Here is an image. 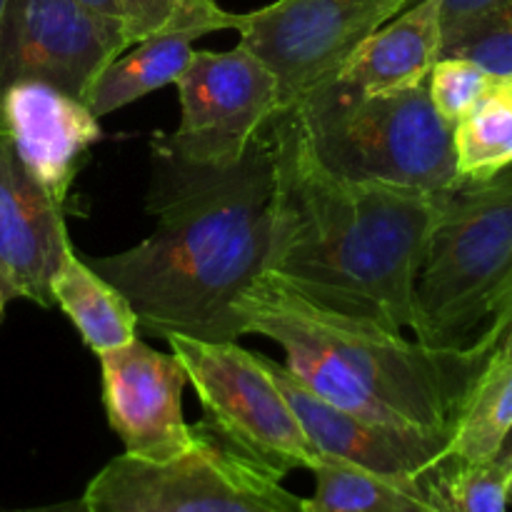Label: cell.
Returning a JSON list of instances; mask_svg holds the SVG:
<instances>
[{"mask_svg": "<svg viewBox=\"0 0 512 512\" xmlns=\"http://www.w3.org/2000/svg\"><path fill=\"white\" fill-rule=\"evenodd\" d=\"M145 208L153 233L88 260L125 295L140 328L228 343L248 335L240 305L268 273L273 245V153L265 133L230 165L183 160L153 138Z\"/></svg>", "mask_w": 512, "mask_h": 512, "instance_id": "1", "label": "cell"}, {"mask_svg": "<svg viewBox=\"0 0 512 512\" xmlns=\"http://www.w3.org/2000/svg\"><path fill=\"white\" fill-rule=\"evenodd\" d=\"M263 133L275 170L270 278L323 310L390 333L415 330V278L443 193L330 173L295 105H283Z\"/></svg>", "mask_w": 512, "mask_h": 512, "instance_id": "2", "label": "cell"}, {"mask_svg": "<svg viewBox=\"0 0 512 512\" xmlns=\"http://www.w3.org/2000/svg\"><path fill=\"white\" fill-rule=\"evenodd\" d=\"M240 313L248 335L278 343L285 368L318 398L385 425L453 433L465 398L493 355L475 343L433 348L323 310L268 273Z\"/></svg>", "mask_w": 512, "mask_h": 512, "instance_id": "3", "label": "cell"}, {"mask_svg": "<svg viewBox=\"0 0 512 512\" xmlns=\"http://www.w3.org/2000/svg\"><path fill=\"white\" fill-rule=\"evenodd\" d=\"M290 105L315 158L340 178L428 195L460 185L453 128L435 113L425 83L365 93L333 73Z\"/></svg>", "mask_w": 512, "mask_h": 512, "instance_id": "4", "label": "cell"}, {"mask_svg": "<svg viewBox=\"0 0 512 512\" xmlns=\"http://www.w3.org/2000/svg\"><path fill=\"white\" fill-rule=\"evenodd\" d=\"M512 273V168L440 198L413 288L415 340L468 348Z\"/></svg>", "mask_w": 512, "mask_h": 512, "instance_id": "5", "label": "cell"}, {"mask_svg": "<svg viewBox=\"0 0 512 512\" xmlns=\"http://www.w3.org/2000/svg\"><path fill=\"white\" fill-rule=\"evenodd\" d=\"M183 455L165 463L118 455L88 483L93 512H310L308 498L230 448L200 420Z\"/></svg>", "mask_w": 512, "mask_h": 512, "instance_id": "6", "label": "cell"}, {"mask_svg": "<svg viewBox=\"0 0 512 512\" xmlns=\"http://www.w3.org/2000/svg\"><path fill=\"white\" fill-rule=\"evenodd\" d=\"M165 340L203 405V423L230 448L280 480L290 470L318 465V450L265 368L263 355L240 348L238 340L215 343L185 335Z\"/></svg>", "mask_w": 512, "mask_h": 512, "instance_id": "7", "label": "cell"}, {"mask_svg": "<svg viewBox=\"0 0 512 512\" xmlns=\"http://www.w3.org/2000/svg\"><path fill=\"white\" fill-rule=\"evenodd\" d=\"M175 85L180 123L160 138L190 163H235L283 108L275 73L240 43L230 50H195Z\"/></svg>", "mask_w": 512, "mask_h": 512, "instance_id": "8", "label": "cell"}, {"mask_svg": "<svg viewBox=\"0 0 512 512\" xmlns=\"http://www.w3.org/2000/svg\"><path fill=\"white\" fill-rule=\"evenodd\" d=\"M415 0H275L238 13L240 45L275 73L283 105L333 75L380 25Z\"/></svg>", "mask_w": 512, "mask_h": 512, "instance_id": "9", "label": "cell"}, {"mask_svg": "<svg viewBox=\"0 0 512 512\" xmlns=\"http://www.w3.org/2000/svg\"><path fill=\"white\" fill-rule=\"evenodd\" d=\"M128 48L125 25L80 0H8L0 25V90L43 80L85 100L98 75Z\"/></svg>", "mask_w": 512, "mask_h": 512, "instance_id": "10", "label": "cell"}, {"mask_svg": "<svg viewBox=\"0 0 512 512\" xmlns=\"http://www.w3.org/2000/svg\"><path fill=\"white\" fill-rule=\"evenodd\" d=\"M103 408L125 455L165 463L193 445V425L183 418L188 373L173 353L165 355L140 338L98 355Z\"/></svg>", "mask_w": 512, "mask_h": 512, "instance_id": "11", "label": "cell"}, {"mask_svg": "<svg viewBox=\"0 0 512 512\" xmlns=\"http://www.w3.org/2000/svg\"><path fill=\"white\" fill-rule=\"evenodd\" d=\"M263 363L303 425L320 458H335L380 475H418L450 453V433L385 425L325 403L285 365Z\"/></svg>", "mask_w": 512, "mask_h": 512, "instance_id": "12", "label": "cell"}, {"mask_svg": "<svg viewBox=\"0 0 512 512\" xmlns=\"http://www.w3.org/2000/svg\"><path fill=\"white\" fill-rule=\"evenodd\" d=\"M0 123L15 155L58 205L68 200L88 150L103 138L85 100L43 80H18L0 90Z\"/></svg>", "mask_w": 512, "mask_h": 512, "instance_id": "13", "label": "cell"}, {"mask_svg": "<svg viewBox=\"0 0 512 512\" xmlns=\"http://www.w3.org/2000/svg\"><path fill=\"white\" fill-rule=\"evenodd\" d=\"M70 235L63 205L25 170L0 123V275L40 308H53L50 280Z\"/></svg>", "mask_w": 512, "mask_h": 512, "instance_id": "14", "label": "cell"}, {"mask_svg": "<svg viewBox=\"0 0 512 512\" xmlns=\"http://www.w3.org/2000/svg\"><path fill=\"white\" fill-rule=\"evenodd\" d=\"M443 0H415L380 25L335 70L338 78L365 93H390L423 85L443 48Z\"/></svg>", "mask_w": 512, "mask_h": 512, "instance_id": "15", "label": "cell"}, {"mask_svg": "<svg viewBox=\"0 0 512 512\" xmlns=\"http://www.w3.org/2000/svg\"><path fill=\"white\" fill-rule=\"evenodd\" d=\"M213 30H225L215 20L180 18L168 28L133 43L130 53H120L90 88L88 108L95 118L115 113L153 90L175 83L193 60V43Z\"/></svg>", "mask_w": 512, "mask_h": 512, "instance_id": "16", "label": "cell"}, {"mask_svg": "<svg viewBox=\"0 0 512 512\" xmlns=\"http://www.w3.org/2000/svg\"><path fill=\"white\" fill-rule=\"evenodd\" d=\"M50 295L95 355L138 338V318L125 295L80 260L70 240L50 280Z\"/></svg>", "mask_w": 512, "mask_h": 512, "instance_id": "17", "label": "cell"}, {"mask_svg": "<svg viewBox=\"0 0 512 512\" xmlns=\"http://www.w3.org/2000/svg\"><path fill=\"white\" fill-rule=\"evenodd\" d=\"M310 512H433L425 498L423 473L380 475L335 458H320Z\"/></svg>", "mask_w": 512, "mask_h": 512, "instance_id": "18", "label": "cell"}, {"mask_svg": "<svg viewBox=\"0 0 512 512\" xmlns=\"http://www.w3.org/2000/svg\"><path fill=\"white\" fill-rule=\"evenodd\" d=\"M512 435V360H488L450 433V455L473 463L500 458Z\"/></svg>", "mask_w": 512, "mask_h": 512, "instance_id": "19", "label": "cell"}, {"mask_svg": "<svg viewBox=\"0 0 512 512\" xmlns=\"http://www.w3.org/2000/svg\"><path fill=\"white\" fill-rule=\"evenodd\" d=\"M460 183H485L512 168V80L498 78L453 128Z\"/></svg>", "mask_w": 512, "mask_h": 512, "instance_id": "20", "label": "cell"}, {"mask_svg": "<svg viewBox=\"0 0 512 512\" xmlns=\"http://www.w3.org/2000/svg\"><path fill=\"white\" fill-rule=\"evenodd\" d=\"M425 498L433 512H508L510 488L500 458L473 460L445 455L423 470Z\"/></svg>", "mask_w": 512, "mask_h": 512, "instance_id": "21", "label": "cell"}, {"mask_svg": "<svg viewBox=\"0 0 512 512\" xmlns=\"http://www.w3.org/2000/svg\"><path fill=\"white\" fill-rule=\"evenodd\" d=\"M440 58H468L495 78L512 80V0L445 33Z\"/></svg>", "mask_w": 512, "mask_h": 512, "instance_id": "22", "label": "cell"}, {"mask_svg": "<svg viewBox=\"0 0 512 512\" xmlns=\"http://www.w3.org/2000/svg\"><path fill=\"white\" fill-rule=\"evenodd\" d=\"M495 80L498 78L490 75L483 65L468 58H438L425 85H428V98L435 113L450 128H455L488 93Z\"/></svg>", "mask_w": 512, "mask_h": 512, "instance_id": "23", "label": "cell"}, {"mask_svg": "<svg viewBox=\"0 0 512 512\" xmlns=\"http://www.w3.org/2000/svg\"><path fill=\"white\" fill-rule=\"evenodd\" d=\"M510 320H512V273H510V278L505 280L503 290H500L498 300H495L493 315H490L488 325H485L483 333L478 335L475 345H480L483 350L493 353L495 345H498V340H500V335H503L505 325H508Z\"/></svg>", "mask_w": 512, "mask_h": 512, "instance_id": "24", "label": "cell"}, {"mask_svg": "<svg viewBox=\"0 0 512 512\" xmlns=\"http://www.w3.org/2000/svg\"><path fill=\"white\" fill-rule=\"evenodd\" d=\"M503 3V0H443L440 5V25H443V35L455 30L458 25L468 23L475 15L485 13L493 5Z\"/></svg>", "mask_w": 512, "mask_h": 512, "instance_id": "25", "label": "cell"}, {"mask_svg": "<svg viewBox=\"0 0 512 512\" xmlns=\"http://www.w3.org/2000/svg\"><path fill=\"white\" fill-rule=\"evenodd\" d=\"M0 512H93V510H90L88 500L78 498V500H68V503H58V505H40V508L0 510Z\"/></svg>", "mask_w": 512, "mask_h": 512, "instance_id": "26", "label": "cell"}, {"mask_svg": "<svg viewBox=\"0 0 512 512\" xmlns=\"http://www.w3.org/2000/svg\"><path fill=\"white\" fill-rule=\"evenodd\" d=\"M80 3H85L90 10H95V13L105 15V18L120 20V23L125 25V20H123V8H120L118 0H80Z\"/></svg>", "mask_w": 512, "mask_h": 512, "instance_id": "27", "label": "cell"}, {"mask_svg": "<svg viewBox=\"0 0 512 512\" xmlns=\"http://www.w3.org/2000/svg\"><path fill=\"white\" fill-rule=\"evenodd\" d=\"M490 360H512V320L505 325L503 335H500V340H498V345H495Z\"/></svg>", "mask_w": 512, "mask_h": 512, "instance_id": "28", "label": "cell"}, {"mask_svg": "<svg viewBox=\"0 0 512 512\" xmlns=\"http://www.w3.org/2000/svg\"><path fill=\"white\" fill-rule=\"evenodd\" d=\"M13 298H15V290L10 288L8 280H5L3 275H0V323H3L5 310H8V303H10V300H13Z\"/></svg>", "mask_w": 512, "mask_h": 512, "instance_id": "29", "label": "cell"}, {"mask_svg": "<svg viewBox=\"0 0 512 512\" xmlns=\"http://www.w3.org/2000/svg\"><path fill=\"white\" fill-rule=\"evenodd\" d=\"M500 463H503L505 473H508V488H510V503H512V443L500 453Z\"/></svg>", "mask_w": 512, "mask_h": 512, "instance_id": "30", "label": "cell"}, {"mask_svg": "<svg viewBox=\"0 0 512 512\" xmlns=\"http://www.w3.org/2000/svg\"><path fill=\"white\" fill-rule=\"evenodd\" d=\"M5 8H8V0H0V25H3V18H5Z\"/></svg>", "mask_w": 512, "mask_h": 512, "instance_id": "31", "label": "cell"}, {"mask_svg": "<svg viewBox=\"0 0 512 512\" xmlns=\"http://www.w3.org/2000/svg\"><path fill=\"white\" fill-rule=\"evenodd\" d=\"M510 443H512V435H510V440H508V445H510ZM508 445H505V448H508Z\"/></svg>", "mask_w": 512, "mask_h": 512, "instance_id": "32", "label": "cell"}]
</instances>
